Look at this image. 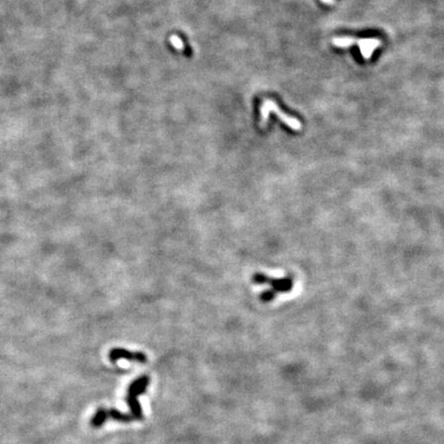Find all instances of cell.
<instances>
[{
    "label": "cell",
    "mask_w": 444,
    "mask_h": 444,
    "mask_svg": "<svg viewBox=\"0 0 444 444\" xmlns=\"http://www.w3.org/2000/svg\"><path fill=\"white\" fill-rule=\"evenodd\" d=\"M170 44L173 46L176 50H178V51H182V50H184V45H183V41L181 40V38L179 37V36H177V35H172V36H170Z\"/></svg>",
    "instance_id": "6"
},
{
    "label": "cell",
    "mask_w": 444,
    "mask_h": 444,
    "mask_svg": "<svg viewBox=\"0 0 444 444\" xmlns=\"http://www.w3.org/2000/svg\"><path fill=\"white\" fill-rule=\"evenodd\" d=\"M322 1L326 4H333L334 3V0H322Z\"/></svg>",
    "instance_id": "7"
},
{
    "label": "cell",
    "mask_w": 444,
    "mask_h": 444,
    "mask_svg": "<svg viewBox=\"0 0 444 444\" xmlns=\"http://www.w3.org/2000/svg\"><path fill=\"white\" fill-rule=\"evenodd\" d=\"M109 360L112 363H116L120 359H126L130 361H136L138 363H146L147 356L142 352H131L122 348H114L110 350L108 354Z\"/></svg>",
    "instance_id": "4"
},
{
    "label": "cell",
    "mask_w": 444,
    "mask_h": 444,
    "mask_svg": "<svg viewBox=\"0 0 444 444\" xmlns=\"http://www.w3.org/2000/svg\"><path fill=\"white\" fill-rule=\"evenodd\" d=\"M150 382V379L147 376H143L141 378L136 379L127 389V394L126 397L127 403L130 407L131 415L134 418V420L141 421L143 419L142 408L140 406V403L138 401V396L144 393L147 389V385Z\"/></svg>",
    "instance_id": "1"
},
{
    "label": "cell",
    "mask_w": 444,
    "mask_h": 444,
    "mask_svg": "<svg viewBox=\"0 0 444 444\" xmlns=\"http://www.w3.org/2000/svg\"><path fill=\"white\" fill-rule=\"evenodd\" d=\"M270 112L276 113V114H277V117H278V118H279V119H280L286 126H288L289 127H291L292 130L298 131V130H300V128H302V124H300V122H299L297 119L288 117L287 114H285V113L280 109V107L276 104L275 101H273V100H269V99L264 100L263 103H262V105H261V107H260V117H261V122H260V124H261V127H265V126H266V124H267V122H268V117H269V113H270Z\"/></svg>",
    "instance_id": "2"
},
{
    "label": "cell",
    "mask_w": 444,
    "mask_h": 444,
    "mask_svg": "<svg viewBox=\"0 0 444 444\" xmlns=\"http://www.w3.org/2000/svg\"><path fill=\"white\" fill-rule=\"evenodd\" d=\"M381 40L379 38H364L363 44L359 47L361 55L365 60H369L375 51L381 46Z\"/></svg>",
    "instance_id": "5"
},
{
    "label": "cell",
    "mask_w": 444,
    "mask_h": 444,
    "mask_svg": "<svg viewBox=\"0 0 444 444\" xmlns=\"http://www.w3.org/2000/svg\"><path fill=\"white\" fill-rule=\"evenodd\" d=\"M108 419H112L113 421L121 422V423H130L134 420L131 414H127L125 412H122L118 409L113 408H99L92 419V426L95 428L101 427Z\"/></svg>",
    "instance_id": "3"
}]
</instances>
